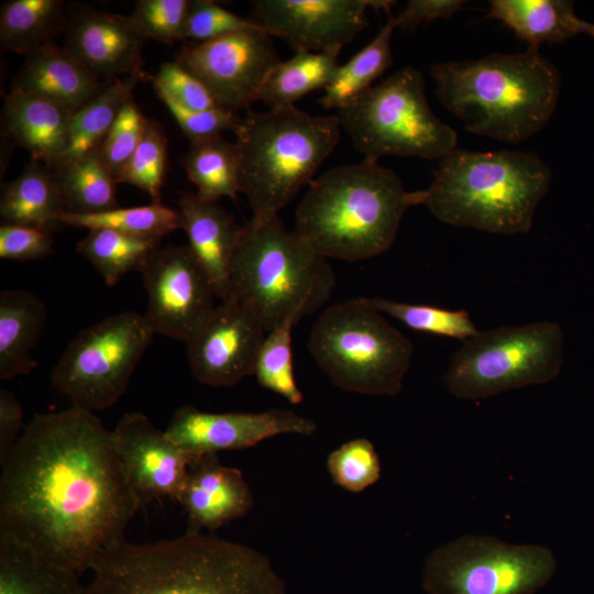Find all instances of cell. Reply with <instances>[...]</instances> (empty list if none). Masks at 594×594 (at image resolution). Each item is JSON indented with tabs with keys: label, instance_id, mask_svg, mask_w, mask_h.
Segmentation results:
<instances>
[{
	"label": "cell",
	"instance_id": "4dcf8cb0",
	"mask_svg": "<svg viewBox=\"0 0 594 594\" xmlns=\"http://www.w3.org/2000/svg\"><path fill=\"white\" fill-rule=\"evenodd\" d=\"M183 165L202 200L217 202L222 197L238 198L239 155L235 143L221 135L193 141L183 157Z\"/></svg>",
	"mask_w": 594,
	"mask_h": 594
},
{
	"label": "cell",
	"instance_id": "c3c4849f",
	"mask_svg": "<svg viewBox=\"0 0 594 594\" xmlns=\"http://www.w3.org/2000/svg\"><path fill=\"white\" fill-rule=\"evenodd\" d=\"M584 34L594 36V23H590V22L586 23Z\"/></svg>",
	"mask_w": 594,
	"mask_h": 594
},
{
	"label": "cell",
	"instance_id": "9c48e42d",
	"mask_svg": "<svg viewBox=\"0 0 594 594\" xmlns=\"http://www.w3.org/2000/svg\"><path fill=\"white\" fill-rule=\"evenodd\" d=\"M341 129L364 160H441L457 148L454 130L432 112L422 74L406 66L336 110Z\"/></svg>",
	"mask_w": 594,
	"mask_h": 594
},
{
	"label": "cell",
	"instance_id": "484cf974",
	"mask_svg": "<svg viewBox=\"0 0 594 594\" xmlns=\"http://www.w3.org/2000/svg\"><path fill=\"white\" fill-rule=\"evenodd\" d=\"M79 574L0 534V594H84Z\"/></svg>",
	"mask_w": 594,
	"mask_h": 594
},
{
	"label": "cell",
	"instance_id": "7c38bea8",
	"mask_svg": "<svg viewBox=\"0 0 594 594\" xmlns=\"http://www.w3.org/2000/svg\"><path fill=\"white\" fill-rule=\"evenodd\" d=\"M154 333L144 315L108 316L69 342L51 381L72 406L92 413L107 409L124 394Z\"/></svg>",
	"mask_w": 594,
	"mask_h": 594
},
{
	"label": "cell",
	"instance_id": "7bdbcfd3",
	"mask_svg": "<svg viewBox=\"0 0 594 594\" xmlns=\"http://www.w3.org/2000/svg\"><path fill=\"white\" fill-rule=\"evenodd\" d=\"M156 92H162L176 103L197 111L217 108L205 85L177 62L161 65L153 80Z\"/></svg>",
	"mask_w": 594,
	"mask_h": 594
},
{
	"label": "cell",
	"instance_id": "60d3db41",
	"mask_svg": "<svg viewBox=\"0 0 594 594\" xmlns=\"http://www.w3.org/2000/svg\"><path fill=\"white\" fill-rule=\"evenodd\" d=\"M147 120L133 97L129 98L100 147V154L116 178L140 144Z\"/></svg>",
	"mask_w": 594,
	"mask_h": 594
},
{
	"label": "cell",
	"instance_id": "f6af8a7d",
	"mask_svg": "<svg viewBox=\"0 0 594 594\" xmlns=\"http://www.w3.org/2000/svg\"><path fill=\"white\" fill-rule=\"evenodd\" d=\"M53 251L48 229L2 223L0 227V257L10 261L38 260Z\"/></svg>",
	"mask_w": 594,
	"mask_h": 594
},
{
	"label": "cell",
	"instance_id": "5bb4252c",
	"mask_svg": "<svg viewBox=\"0 0 594 594\" xmlns=\"http://www.w3.org/2000/svg\"><path fill=\"white\" fill-rule=\"evenodd\" d=\"M141 273L148 324L155 333L187 343L217 306L213 286L189 246H160Z\"/></svg>",
	"mask_w": 594,
	"mask_h": 594
},
{
	"label": "cell",
	"instance_id": "ba28073f",
	"mask_svg": "<svg viewBox=\"0 0 594 594\" xmlns=\"http://www.w3.org/2000/svg\"><path fill=\"white\" fill-rule=\"evenodd\" d=\"M308 350L337 387L375 396H396L402 391L414 355L411 341L369 297L326 308L311 329Z\"/></svg>",
	"mask_w": 594,
	"mask_h": 594
},
{
	"label": "cell",
	"instance_id": "3957f363",
	"mask_svg": "<svg viewBox=\"0 0 594 594\" xmlns=\"http://www.w3.org/2000/svg\"><path fill=\"white\" fill-rule=\"evenodd\" d=\"M436 95L466 131L517 144L539 132L560 95L558 68L538 47L430 68Z\"/></svg>",
	"mask_w": 594,
	"mask_h": 594
},
{
	"label": "cell",
	"instance_id": "d6a6232c",
	"mask_svg": "<svg viewBox=\"0 0 594 594\" xmlns=\"http://www.w3.org/2000/svg\"><path fill=\"white\" fill-rule=\"evenodd\" d=\"M395 29V19L388 14L377 35L348 63L339 65L319 99L324 109L337 110L374 86L373 82L393 64L391 38Z\"/></svg>",
	"mask_w": 594,
	"mask_h": 594
},
{
	"label": "cell",
	"instance_id": "8992f818",
	"mask_svg": "<svg viewBox=\"0 0 594 594\" xmlns=\"http://www.w3.org/2000/svg\"><path fill=\"white\" fill-rule=\"evenodd\" d=\"M336 276L327 258L277 217L242 226L232 257L230 297L268 332L311 315L331 297Z\"/></svg>",
	"mask_w": 594,
	"mask_h": 594
},
{
	"label": "cell",
	"instance_id": "4316f807",
	"mask_svg": "<svg viewBox=\"0 0 594 594\" xmlns=\"http://www.w3.org/2000/svg\"><path fill=\"white\" fill-rule=\"evenodd\" d=\"M65 204L53 172L32 161L20 176L2 185L0 217L3 223L51 229L61 224Z\"/></svg>",
	"mask_w": 594,
	"mask_h": 594
},
{
	"label": "cell",
	"instance_id": "52a82bcc",
	"mask_svg": "<svg viewBox=\"0 0 594 594\" xmlns=\"http://www.w3.org/2000/svg\"><path fill=\"white\" fill-rule=\"evenodd\" d=\"M340 130L336 114L311 116L295 106L248 110L234 133L240 191L252 219L278 216L333 152Z\"/></svg>",
	"mask_w": 594,
	"mask_h": 594
},
{
	"label": "cell",
	"instance_id": "d6986e66",
	"mask_svg": "<svg viewBox=\"0 0 594 594\" xmlns=\"http://www.w3.org/2000/svg\"><path fill=\"white\" fill-rule=\"evenodd\" d=\"M176 501L187 514L188 534L217 530L246 515L254 505L242 472L223 465L217 454L195 458Z\"/></svg>",
	"mask_w": 594,
	"mask_h": 594
},
{
	"label": "cell",
	"instance_id": "30bf717a",
	"mask_svg": "<svg viewBox=\"0 0 594 594\" xmlns=\"http://www.w3.org/2000/svg\"><path fill=\"white\" fill-rule=\"evenodd\" d=\"M563 331L552 321L480 331L462 343L444 376L451 395L485 399L553 381L562 369Z\"/></svg>",
	"mask_w": 594,
	"mask_h": 594
},
{
	"label": "cell",
	"instance_id": "7dc6e473",
	"mask_svg": "<svg viewBox=\"0 0 594 594\" xmlns=\"http://www.w3.org/2000/svg\"><path fill=\"white\" fill-rule=\"evenodd\" d=\"M23 410L14 396L7 389L0 391V461L12 450L23 431Z\"/></svg>",
	"mask_w": 594,
	"mask_h": 594
},
{
	"label": "cell",
	"instance_id": "ee69618b",
	"mask_svg": "<svg viewBox=\"0 0 594 594\" xmlns=\"http://www.w3.org/2000/svg\"><path fill=\"white\" fill-rule=\"evenodd\" d=\"M162 102L190 142L221 135L223 131L235 132L241 118L220 108L205 111L187 109L162 92H156Z\"/></svg>",
	"mask_w": 594,
	"mask_h": 594
},
{
	"label": "cell",
	"instance_id": "cb8c5ba5",
	"mask_svg": "<svg viewBox=\"0 0 594 594\" xmlns=\"http://www.w3.org/2000/svg\"><path fill=\"white\" fill-rule=\"evenodd\" d=\"M47 319L44 302L25 289L0 294V380H13L33 371L37 362L30 351Z\"/></svg>",
	"mask_w": 594,
	"mask_h": 594
},
{
	"label": "cell",
	"instance_id": "f35d334b",
	"mask_svg": "<svg viewBox=\"0 0 594 594\" xmlns=\"http://www.w3.org/2000/svg\"><path fill=\"white\" fill-rule=\"evenodd\" d=\"M327 469L336 484L351 493H361L381 476V462L373 443L355 438L333 450Z\"/></svg>",
	"mask_w": 594,
	"mask_h": 594
},
{
	"label": "cell",
	"instance_id": "83f0119b",
	"mask_svg": "<svg viewBox=\"0 0 594 594\" xmlns=\"http://www.w3.org/2000/svg\"><path fill=\"white\" fill-rule=\"evenodd\" d=\"M143 79L144 74L116 78L74 113L67 148L54 168L100 151L123 105Z\"/></svg>",
	"mask_w": 594,
	"mask_h": 594
},
{
	"label": "cell",
	"instance_id": "2e32d148",
	"mask_svg": "<svg viewBox=\"0 0 594 594\" xmlns=\"http://www.w3.org/2000/svg\"><path fill=\"white\" fill-rule=\"evenodd\" d=\"M265 331L246 307L221 301L186 343L194 377L204 385L230 387L253 375Z\"/></svg>",
	"mask_w": 594,
	"mask_h": 594
},
{
	"label": "cell",
	"instance_id": "9a60e30c",
	"mask_svg": "<svg viewBox=\"0 0 594 594\" xmlns=\"http://www.w3.org/2000/svg\"><path fill=\"white\" fill-rule=\"evenodd\" d=\"M395 3L389 0H257L253 2V21L296 52H340L367 26L369 9L391 14Z\"/></svg>",
	"mask_w": 594,
	"mask_h": 594
},
{
	"label": "cell",
	"instance_id": "d4e9b609",
	"mask_svg": "<svg viewBox=\"0 0 594 594\" xmlns=\"http://www.w3.org/2000/svg\"><path fill=\"white\" fill-rule=\"evenodd\" d=\"M573 3L565 0H492L487 15L501 21L529 47H539L542 43H562L584 33L587 21L575 14Z\"/></svg>",
	"mask_w": 594,
	"mask_h": 594
},
{
	"label": "cell",
	"instance_id": "836d02e7",
	"mask_svg": "<svg viewBox=\"0 0 594 594\" xmlns=\"http://www.w3.org/2000/svg\"><path fill=\"white\" fill-rule=\"evenodd\" d=\"M161 239L141 238L110 229L89 230L78 242L77 252L114 286L125 274L142 272L152 253L161 246Z\"/></svg>",
	"mask_w": 594,
	"mask_h": 594
},
{
	"label": "cell",
	"instance_id": "f546056e",
	"mask_svg": "<svg viewBox=\"0 0 594 594\" xmlns=\"http://www.w3.org/2000/svg\"><path fill=\"white\" fill-rule=\"evenodd\" d=\"M66 212L91 215L118 208V180L100 151L54 169Z\"/></svg>",
	"mask_w": 594,
	"mask_h": 594
},
{
	"label": "cell",
	"instance_id": "d590c367",
	"mask_svg": "<svg viewBox=\"0 0 594 594\" xmlns=\"http://www.w3.org/2000/svg\"><path fill=\"white\" fill-rule=\"evenodd\" d=\"M295 324L296 321L287 320L268 331L260 348L253 375L263 388L298 405L304 396L294 374L292 330Z\"/></svg>",
	"mask_w": 594,
	"mask_h": 594
},
{
	"label": "cell",
	"instance_id": "8d00e7d4",
	"mask_svg": "<svg viewBox=\"0 0 594 594\" xmlns=\"http://www.w3.org/2000/svg\"><path fill=\"white\" fill-rule=\"evenodd\" d=\"M371 304L382 314H387L408 328L462 342L475 336L473 320L465 310H450L430 305L406 304L382 297H369Z\"/></svg>",
	"mask_w": 594,
	"mask_h": 594
},
{
	"label": "cell",
	"instance_id": "7a4b0ae2",
	"mask_svg": "<svg viewBox=\"0 0 594 594\" xmlns=\"http://www.w3.org/2000/svg\"><path fill=\"white\" fill-rule=\"evenodd\" d=\"M91 572L84 594H286L266 556L204 534L151 543L123 539Z\"/></svg>",
	"mask_w": 594,
	"mask_h": 594
},
{
	"label": "cell",
	"instance_id": "e0dca14e",
	"mask_svg": "<svg viewBox=\"0 0 594 594\" xmlns=\"http://www.w3.org/2000/svg\"><path fill=\"white\" fill-rule=\"evenodd\" d=\"M317 424L292 410L209 413L190 405L179 407L165 429L167 437L191 455L254 447L277 435L311 436Z\"/></svg>",
	"mask_w": 594,
	"mask_h": 594
},
{
	"label": "cell",
	"instance_id": "b9f144b4",
	"mask_svg": "<svg viewBox=\"0 0 594 594\" xmlns=\"http://www.w3.org/2000/svg\"><path fill=\"white\" fill-rule=\"evenodd\" d=\"M188 4V0H139L129 18L145 40L173 45L180 40Z\"/></svg>",
	"mask_w": 594,
	"mask_h": 594
},
{
	"label": "cell",
	"instance_id": "8fae6325",
	"mask_svg": "<svg viewBox=\"0 0 594 594\" xmlns=\"http://www.w3.org/2000/svg\"><path fill=\"white\" fill-rule=\"evenodd\" d=\"M556 571L546 546L464 535L429 553L421 584L427 594H535Z\"/></svg>",
	"mask_w": 594,
	"mask_h": 594
},
{
	"label": "cell",
	"instance_id": "74e56055",
	"mask_svg": "<svg viewBox=\"0 0 594 594\" xmlns=\"http://www.w3.org/2000/svg\"><path fill=\"white\" fill-rule=\"evenodd\" d=\"M166 164V134L156 121L148 119L140 144L117 180L142 189L153 204H162Z\"/></svg>",
	"mask_w": 594,
	"mask_h": 594
},
{
	"label": "cell",
	"instance_id": "6da1fadb",
	"mask_svg": "<svg viewBox=\"0 0 594 594\" xmlns=\"http://www.w3.org/2000/svg\"><path fill=\"white\" fill-rule=\"evenodd\" d=\"M0 465V534L79 575L140 509L113 431L92 411L35 415Z\"/></svg>",
	"mask_w": 594,
	"mask_h": 594
},
{
	"label": "cell",
	"instance_id": "ab89813d",
	"mask_svg": "<svg viewBox=\"0 0 594 594\" xmlns=\"http://www.w3.org/2000/svg\"><path fill=\"white\" fill-rule=\"evenodd\" d=\"M258 26L210 0L189 1L180 40L202 43Z\"/></svg>",
	"mask_w": 594,
	"mask_h": 594
},
{
	"label": "cell",
	"instance_id": "1f68e13d",
	"mask_svg": "<svg viewBox=\"0 0 594 594\" xmlns=\"http://www.w3.org/2000/svg\"><path fill=\"white\" fill-rule=\"evenodd\" d=\"M63 1L11 0L0 12V44L6 51L28 56L53 43L62 30Z\"/></svg>",
	"mask_w": 594,
	"mask_h": 594
},
{
	"label": "cell",
	"instance_id": "4fadbf2b",
	"mask_svg": "<svg viewBox=\"0 0 594 594\" xmlns=\"http://www.w3.org/2000/svg\"><path fill=\"white\" fill-rule=\"evenodd\" d=\"M176 62L209 90L218 108L238 114L258 100L270 72L280 62L260 25L183 47Z\"/></svg>",
	"mask_w": 594,
	"mask_h": 594
},
{
	"label": "cell",
	"instance_id": "ffe728a7",
	"mask_svg": "<svg viewBox=\"0 0 594 594\" xmlns=\"http://www.w3.org/2000/svg\"><path fill=\"white\" fill-rule=\"evenodd\" d=\"M145 38L129 16L84 12L69 25L65 47L97 78L142 75Z\"/></svg>",
	"mask_w": 594,
	"mask_h": 594
},
{
	"label": "cell",
	"instance_id": "bcb514c9",
	"mask_svg": "<svg viewBox=\"0 0 594 594\" xmlns=\"http://www.w3.org/2000/svg\"><path fill=\"white\" fill-rule=\"evenodd\" d=\"M463 0H410L405 9L394 16L396 28H413L421 22H431L437 19H450L460 11Z\"/></svg>",
	"mask_w": 594,
	"mask_h": 594
},
{
	"label": "cell",
	"instance_id": "603a6c76",
	"mask_svg": "<svg viewBox=\"0 0 594 594\" xmlns=\"http://www.w3.org/2000/svg\"><path fill=\"white\" fill-rule=\"evenodd\" d=\"M3 110L13 140L30 152L32 161L53 169L67 148L74 113L16 88L4 97Z\"/></svg>",
	"mask_w": 594,
	"mask_h": 594
},
{
	"label": "cell",
	"instance_id": "e575fe53",
	"mask_svg": "<svg viewBox=\"0 0 594 594\" xmlns=\"http://www.w3.org/2000/svg\"><path fill=\"white\" fill-rule=\"evenodd\" d=\"M61 224L74 228L110 229L125 234L163 239L177 229H183V218L178 209L162 204L131 208H114L91 215H75L65 212Z\"/></svg>",
	"mask_w": 594,
	"mask_h": 594
},
{
	"label": "cell",
	"instance_id": "44dd1931",
	"mask_svg": "<svg viewBox=\"0 0 594 594\" xmlns=\"http://www.w3.org/2000/svg\"><path fill=\"white\" fill-rule=\"evenodd\" d=\"M189 249L209 277L217 298L230 297L232 257L241 234L233 216L216 201L184 194L178 201Z\"/></svg>",
	"mask_w": 594,
	"mask_h": 594
},
{
	"label": "cell",
	"instance_id": "277c9868",
	"mask_svg": "<svg viewBox=\"0 0 594 594\" xmlns=\"http://www.w3.org/2000/svg\"><path fill=\"white\" fill-rule=\"evenodd\" d=\"M425 197L426 190H406L394 170L363 160L309 183L294 231L326 258L367 260L393 245L405 212Z\"/></svg>",
	"mask_w": 594,
	"mask_h": 594
},
{
	"label": "cell",
	"instance_id": "f1b7e54d",
	"mask_svg": "<svg viewBox=\"0 0 594 594\" xmlns=\"http://www.w3.org/2000/svg\"><path fill=\"white\" fill-rule=\"evenodd\" d=\"M339 53L296 52L292 58L280 61L267 75L257 101L270 109L294 107L309 92L324 89L339 67Z\"/></svg>",
	"mask_w": 594,
	"mask_h": 594
},
{
	"label": "cell",
	"instance_id": "ac0fdd59",
	"mask_svg": "<svg viewBox=\"0 0 594 594\" xmlns=\"http://www.w3.org/2000/svg\"><path fill=\"white\" fill-rule=\"evenodd\" d=\"M113 435L124 475L140 508L163 497L176 499L196 455L176 446L165 430L140 411L125 414Z\"/></svg>",
	"mask_w": 594,
	"mask_h": 594
},
{
	"label": "cell",
	"instance_id": "7402d4cb",
	"mask_svg": "<svg viewBox=\"0 0 594 594\" xmlns=\"http://www.w3.org/2000/svg\"><path fill=\"white\" fill-rule=\"evenodd\" d=\"M12 88L45 98L76 113L103 87L66 47L50 43L25 56Z\"/></svg>",
	"mask_w": 594,
	"mask_h": 594
},
{
	"label": "cell",
	"instance_id": "5b68a950",
	"mask_svg": "<svg viewBox=\"0 0 594 594\" xmlns=\"http://www.w3.org/2000/svg\"><path fill=\"white\" fill-rule=\"evenodd\" d=\"M551 177L536 153L454 148L439 160L424 205L451 226L494 234L527 233Z\"/></svg>",
	"mask_w": 594,
	"mask_h": 594
}]
</instances>
